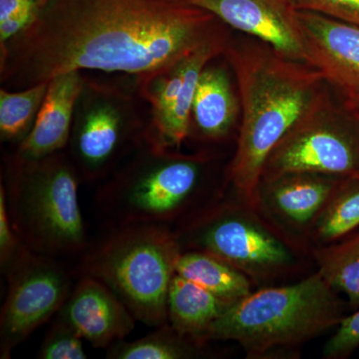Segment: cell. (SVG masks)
Returning <instances> with one entry per match:
<instances>
[{
  "label": "cell",
  "instance_id": "cell-1",
  "mask_svg": "<svg viewBox=\"0 0 359 359\" xmlns=\"http://www.w3.org/2000/svg\"><path fill=\"white\" fill-rule=\"evenodd\" d=\"M222 25L184 0H48L0 48V80L20 90L72 71L143 76L228 34Z\"/></svg>",
  "mask_w": 359,
  "mask_h": 359
},
{
  "label": "cell",
  "instance_id": "cell-2",
  "mask_svg": "<svg viewBox=\"0 0 359 359\" xmlns=\"http://www.w3.org/2000/svg\"><path fill=\"white\" fill-rule=\"evenodd\" d=\"M223 55L235 73L242 110L226 184L245 207L257 211L266 159L328 83L313 66L285 57L256 39L229 40Z\"/></svg>",
  "mask_w": 359,
  "mask_h": 359
},
{
  "label": "cell",
  "instance_id": "cell-3",
  "mask_svg": "<svg viewBox=\"0 0 359 359\" xmlns=\"http://www.w3.org/2000/svg\"><path fill=\"white\" fill-rule=\"evenodd\" d=\"M211 157L145 143L108 177L94 197L105 228L158 224L175 229L214 204L207 200Z\"/></svg>",
  "mask_w": 359,
  "mask_h": 359
},
{
  "label": "cell",
  "instance_id": "cell-4",
  "mask_svg": "<svg viewBox=\"0 0 359 359\" xmlns=\"http://www.w3.org/2000/svg\"><path fill=\"white\" fill-rule=\"evenodd\" d=\"M4 160L9 216L23 244L35 254L79 259L90 240L80 208L82 180L66 150L36 160L11 153Z\"/></svg>",
  "mask_w": 359,
  "mask_h": 359
},
{
  "label": "cell",
  "instance_id": "cell-5",
  "mask_svg": "<svg viewBox=\"0 0 359 359\" xmlns=\"http://www.w3.org/2000/svg\"><path fill=\"white\" fill-rule=\"evenodd\" d=\"M349 311L318 271L283 287L250 292L230 304L205 334V341L238 342L252 358L292 348L337 327Z\"/></svg>",
  "mask_w": 359,
  "mask_h": 359
},
{
  "label": "cell",
  "instance_id": "cell-6",
  "mask_svg": "<svg viewBox=\"0 0 359 359\" xmlns=\"http://www.w3.org/2000/svg\"><path fill=\"white\" fill-rule=\"evenodd\" d=\"M182 250L173 229L158 224L105 228L78 259L75 275L100 280L144 325L168 323L167 299Z\"/></svg>",
  "mask_w": 359,
  "mask_h": 359
},
{
  "label": "cell",
  "instance_id": "cell-7",
  "mask_svg": "<svg viewBox=\"0 0 359 359\" xmlns=\"http://www.w3.org/2000/svg\"><path fill=\"white\" fill-rule=\"evenodd\" d=\"M138 97L118 85L85 79L66 148L82 182L105 181L145 143L150 119L142 114Z\"/></svg>",
  "mask_w": 359,
  "mask_h": 359
},
{
  "label": "cell",
  "instance_id": "cell-8",
  "mask_svg": "<svg viewBox=\"0 0 359 359\" xmlns=\"http://www.w3.org/2000/svg\"><path fill=\"white\" fill-rule=\"evenodd\" d=\"M292 173L359 177V110L328 89L269 154L262 182Z\"/></svg>",
  "mask_w": 359,
  "mask_h": 359
},
{
  "label": "cell",
  "instance_id": "cell-9",
  "mask_svg": "<svg viewBox=\"0 0 359 359\" xmlns=\"http://www.w3.org/2000/svg\"><path fill=\"white\" fill-rule=\"evenodd\" d=\"M175 233L182 250L211 254L250 278L275 276L294 262L280 238L231 205L214 203Z\"/></svg>",
  "mask_w": 359,
  "mask_h": 359
},
{
  "label": "cell",
  "instance_id": "cell-10",
  "mask_svg": "<svg viewBox=\"0 0 359 359\" xmlns=\"http://www.w3.org/2000/svg\"><path fill=\"white\" fill-rule=\"evenodd\" d=\"M8 290L0 313V358L13 351L59 313L77 278L60 259L32 250L6 273Z\"/></svg>",
  "mask_w": 359,
  "mask_h": 359
},
{
  "label": "cell",
  "instance_id": "cell-11",
  "mask_svg": "<svg viewBox=\"0 0 359 359\" xmlns=\"http://www.w3.org/2000/svg\"><path fill=\"white\" fill-rule=\"evenodd\" d=\"M224 25L269 45L285 57L308 63L299 9L292 0H184Z\"/></svg>",
  "mask_w": 359,
  "mask_h": 359
},
{
  "label": "cell",
  "instance_id": "cell-12",
  "mask_svg": "<svg viewBox=\"0 0 359 359\" xmlns=\"http://www.w3.org/2000/svg\"><path fill=\"white\" fill-rule=\"evenodd\" d=\"M308 63L344 96L359 91V26L299 11Z\"/></svg>",
  "mask_w": 359,
  "mask_h": 359
},
{
  "label": "cell",
  "instance_id": "cell-13",
  "mask_svg": "<svg viewBox=\"0 0 359 359\" xmlns=\"http://www.w3.org/2000/svg\"><path fill=\"white\" fill-rule=\"evenodd\" d=\"M56 316L69 323L90 344L105 349L126 339L138 321L107 285L88 276H77Z\"/></svg>",
  "mask_w": 359,
  "mask_h": 359
},
{
  "label": "cell",
  "instance_id": "cell-14",
  "mask_svg": "<svg viewBox=\"0 0 359 359\" xmlns=\"http://www.w3.org/2000/svg\"><path fill=\"white\" fill-rule=\"evenodd\" d=\"M85 79L83 72L72 71L49 80L34 125L25 140L18 144L14 155L21 159L36 160L66 150Z\"/></svg>",
  "mask_w": 359,
  "mask_h": 359
},
{
  "label": "cell",
  "instance_id": "cell-15",
  "mask_svg": "<svg viewBox=\"0 0 359 359\" xmlns=\"http://www.w3.org/2000/svg\"><path fill=\"white\" fill-rule=\"evenodd\" d=\"M341 179L323 174L292 173L262 182L259 208L264 204L292 226H311Z\"/></svg>",
  "mask_w": 359,
  "mask_h": 359
},
{
  "label": "cell",
  "instance_id": "cell-16",
  "mask_svg": "<svg viewBox=\"0 0 359 359\" xmlns=\"http://www.w3.org/2000/svg\"><path fill=\"white\" fill-rule=\"evenodd\" d=\"M240 108V98L236 96L228 71L210 62L201 73L196 88L190 136L210 143L223 141L231 133Z\"/></svg>",
  "mask_w": 359,
  "mask_h": 359
},
{
  "label": "cell",
  "instance_id": "cell-17",
  "mask_svg": "<svg viewBox=\"0 0 359 359\" xmlns=\"http://www.w3.org/2000/svg\"><path fill=\"white\" fill-rule=\"evenodd\" d=\"M229 34L205 42L190 54L185 81L178 99L167 114L154 123H149L147 141L158 147L179 151L190 136L191 113L196 88L203 69L215 58L223 55Z\"/></svg>",
  "mask_w": 359,
  "mask_h": 359
},
{
  "label": "cell",
  "instance_id": "cell-18",
  "mask_svg": "<svg viewBox=\"0 0 359 359\" xmlns=\"http://www.w3.org/2000/svg\"><path fill=\"white\" fill-rule=\"evenodd\" d=\"M229 306L197 283L175 275L168 292V323L180 334L207 344L208 330Z\"/></svg>",
  "mask_w": 359,
  "mask_h": 359
},
{
  "label": "cell",
  "instance_id": "cell-19",
  "mask_svg": "<svg viewBox=\"0 0 359 359\" xmlns=\"http://www.w3.org/2000/svg\"><path fill=\"white\" fill-rule=\"evenodd\" d=\"M176 275L197 283L230 304L252 292L249 276L223 259L201 250H183L177 261Z\"/></svg>",
  "mask_w": 359,
  "mask_h": 359
},
{
  "label": "cell",
  "instance_id": "cell-20",
  "mask_svg": "<svg viewBox=\"0 0 359 359\" xmlns=\"http://www.w3.org/2000/svg\"><path fill=\"white\" fill-rule=\"evenodd\" d=\"M318 273L328 285L346 297L349 311L359 309V229L314 250Z\"/></svg>",
  "mask_w": 359,
  "mask_h": 359
},
{
  "label": "cell",
  "instance_id": "cell-21",
  "mask_svg": "<svg viewBox=\"0 0 359 359\" xmlns=\"http://www.w3.org/2000/svg\"><path fill=\"white\" fill-rule=\"evenodd\" d=\"M205 344L180 334L169 323L134 341L123 339L108 347L109 359H184L197 358Z\"/></svg>",
  "mask_w": 359,
  "mask_h": 359
},
{
  "label": "cell",
  "instance_id": "cell-22",
  "mask_svg": "<svg viewBox=\"0 0 359 359\" xmlns=\"http://www.w3.org/2000/svg\"><path fill=\"white\" fill-rule=\"evenodd\" d=\"M311 228L320 245L337 242L359 229V177L341 179Z\"/></svg>",
  "mask_w": 359,
  "mask_h": 359
},
{
  "label": "cell",
  "instance_id": "cell-23",
  "mask_svg": "<svg viewBox=\"0 0 359 359\" xmlns=\"http://www.w3.org/2000/svg\"><path fill=\"white\" fill-rule=\"evenodd\" d=\"M49 81L27 88L0 89V136L2 142L16 145L25 140L43 103Z\"/></svg>",
  "mask_w": 359,
  "mask_h": 359
},
{
  "label": "cell",
  "instance_id": "cell-24",
  "mask_svg": "<svg viewBox=\"0 0 359 359\" xmlns=\"http://www.w3.org/2000/svg\"><path fill=\"white\" fill-rule=\"evenodd\" d=\"M48 0H0V48L37 20Z\"/></svg>",
  "mask_w": 359,
  "mask_h": 359
},
{
  "label": "cell",
  "instance_id": "cell-25",
  "mask_svg": "<svg viewBox=\"0 0 359 359\" xmlns=\"http://www.w3.org/2000/svg\"><path fill=\"white\" fill-rule=\"evenodd\" d=\"M83 337L59 316H55L45 335L37 358L41 359H85Z\"/></svg>",
  "mask_w": 359,
  "mask_h": 359
},
{
  "label": "cell",
  "instance_id": "cell-26",
  "mask_svg": "<svg viewBox=\"0 0 359 359\" xmlns=\"http://www.w3.org/2000/svg\"><path fill=\"white\" fill-rule=\"evenodd\" d=\"M29 249L26 248L14 229L8 207L4 183H0V269L2 273Z\"/></svg>",
  "mask_w": 359,
  "mask_h": 359
},
{
  "label": "cell",
  "instance_id": "cell-27",
  "mask_svg": "<svg viewBox=\"0 0 359 359\" xmlns=\"http://www.w3.org/2000/svg\"><path fill=\"white\" fill-rule=\"evenodd\" d=\"M332 337L323 349V358L344 359L349 358L359 347V309L353 311L337 327Z\"/></svg>",
  "mask_w": 359,
  "mask_h": 359
},
{
  "label": "cell",
  "instance_id": "cell-28",
  "mask_svg": "<svg viewBox=\"0 0 359 359\" xmlns=\"http://www.w3.org/2000/svg\"><path fill=\"white\" fill-rule=\"evenodd\" d=\"M299 11H309L359 26V0H292Z\"/></svg>",
  "mask_w": 359,
  "mask_h": 359
},
{
  "label": "cell",
  "instance_id": "cell-29",
  "mask_svg": "<svg viewBox=\"0 0 359 359\" xmlns=\"http://www.w3.org/2000/svg\"><path fill=\"white\" fill-rule=\"evenodd\" d=\"M349 101L356 109L359 110V91L354 92L353 94H349V95L344 96Z\"/></svg>",
  "mask_w": 359,
  "mask_h": 359
}]
</instances>
